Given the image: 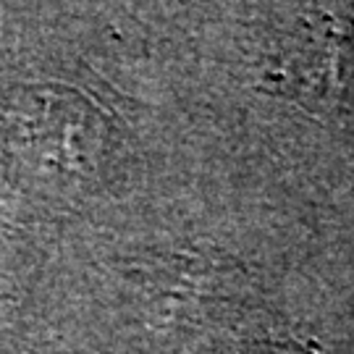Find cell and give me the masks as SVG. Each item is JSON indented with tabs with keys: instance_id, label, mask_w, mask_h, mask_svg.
Listing matches in <instances>:
<instances>
[{
	"instance_id": "cell-1",
	"label": "cell",
	"mask_w": 354,
	"mask_h": 354,
	"mask_svg": "<svg viewBox=\"0 0 354 354\" xmlns=\"http://www.w3.org/2000/svg\"><path fill=\"white\" fill-rule=\"evenodd\" d=\"M291 26L286 71L294 87L313 92L323 102H354V8L333 13L310 8Z\"/></svg>"
}]
</instances>
